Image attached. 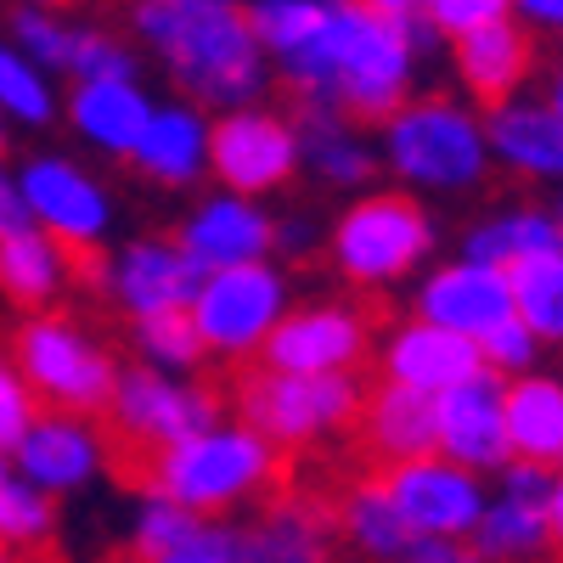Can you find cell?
<instances>
[{
    "mask_svg": "<svg viewBox=\"0 0 563 563\" xmlns=\"http://www.w3.org/2000/svg\"><path fill=\"white\" fill-rule=\"evenodd\" d=\"M203 271L180 254L175 231H141L113 249V260L102 265V288L113 299V310L124 321H147V316H169L186 310L198 294Z\"/></svg>",
    "mask_w": 563,
    "mask_h": 563,
    "instance_id": "5bb4252c",
    "label": "cell"
},
{
    "mask_svg": "<svg viewBox=\"0 0 563 563\" xmlns=\"http://www.w3.org/2000/svg\"><path fill=\"white\" fill-rule=\"evenodd\" d=\"M547 209H552V220H558V231H563V186H558V192L547 198Z\"/></svg>",
    "mask_w": 563,
    "mask_h": 563,
    "instance_id": "816d5d0a",
    "label": "cell"
},
{
    "mask_svg": "<svg viewBox=\"0 0 563 563\" xmlns=\"http://www.w3.org/2000/svg\"><path fill=\"white\" fill-rule=\"evenodd\" d=\"M507 445L512 462H536L547 474L563 467V378L525 372L507 384Z\"/></svg>",
    "mask_w": 563,
    "mask_h": 563,
    "instance_id": "f546056e",
    "label": "cell"
},
{
    "mask_svg": "<svg viewBox=\"0 0 563 563\" xmlns=\"http://www.w3.org/2000/svg\"><path fill=\"white\" fill-rule=\"evenodd\" d=\"M434 451L451 456L456 467H467V474L496 479L512 462V445H507V378L474 372L467 384L445 389L434 400Z\"/></svg>",
    "mask_w": 563,
    "mask_h": 563,
    "instance_id": "ac0fdd59",
    "label": "cell"
},
{
    "mask_svg": "<svg viewBox=\"0 0 563 563\" xmlns=\"http://www.w3.org/2000/svg\"><path fill=\"white\" fill-rule=\"evenodd\" d=\"M361 395L366 389L355 378H299V372H271V366H249L238 389H231L238 417L254 434H265L282 456L316 451L350 434L361 417Z\"/></svg>",
    "mask_w": 563,
    "mask_h": 563,
    "instance_id": "ba28073f",
    "label": "cell"
},
{
    "mask_svg": "<svg viewBox=\"0 0 563 563\" xmlns=\"http://www.w3.org/2000/svg\"><path fill=\"white\" fill-rule=\"evenodd\" d=\"M0 563H34L29 552H12V547H0Z\"/></svg>",
    "mask_w": 563,
    "mask_h": 563,
    "instance_id": "db71d44e",
    "label": "cell"
},
{
    "mask_svg": "<svg viewBox=\"0 0 563 563\" xmlns=\"http://www.w3.org/2000/svg\"><path fill=\"white\" fill-rule=\"evenodd\" d=\"M119 563H135V558H119Z\"/></svg>",
    "mask_w": 563,
    "mask_h": 563,
    "instance_id": "9f6ffc18",
    "label": "cell"
},
{
    "mask_svg": "<svg viewBox=\"0 0 563 563\" xmlns=\"http://www.w3.org/2000/svg\"><path fill=\"white\" fill-rule=\"evenodd\" d=\"M52 536H57V501L45 490H34V485H23V479H12L7 501H0V547L34 552Z\"/></svg>",
    "mask_w": 563,
    "mask_h": 563,
    "instance_id": "8d00e7d4",
    "label": "cell"
},
{
    "mask_svg": "<svg viewBox=\"0 0 563 563\" xmlns=\"http://www.w3.org/2000/svg\"><path fill=\"white\" fill-rule=\"evenodd\" d=\"M378 158L411 198H467L490 180L485 113L451 90H417L378 124Z\"/></svg>",
    "mask_w": 563,
    "mask_h": 563,
    "instance_id": "277c9868",
    "label": "cell"
},
{
    "mask_svg": "<svg viewBox=\"0 0 563 563\" xmlns=\"http://www.w3.org/2000/svg\"><path fill=\"white\" fill-rule=\"evenodd\" d=\"M366 7H378V12H389V18H406V23H429L434 0H366Z\"/></svg>",
    "mask_w": 563,
    "mask_h": 563,
    "instance_id": "681fc988",
    "label": "cell"
},
{
    "mask_svg": "<svg viewBox=\"0 0 563 563\" xmlns=\"http://www.w3.org/2000/svg\"><path fill=\"white\" fill-rule=\"evenodd\" d=\"M552 249H563V231H558L547 203L485 209L456 243L462 260H479V265H496V271H519V265H530V260H541Z\"/></svg>",
    "mask_w": 563,
    "mask_h": 563,
    "instance_id": "83f0119b",
    "label": "cell"
},
{
    "mask_svg": "<svg viewBox=\"0 0 563 563\" xmlns=\"http://www.w3.org/2000/svg\"><path fill=\"white\" fill-rule=\"evenodd\" d=\"M496 490L547 507V496H552V474H547V467H536V462H507L501 474H496Z\"/></svg>",
    "mask_w": 563,
    "mask_h": 563,
    "instance_id": "7bdbcfd3",
    "label": "cell"
},
{
    "mask_svg": "<svg viewBox=\"0 0 563 563\" xmlns=\"http://www.w3.org/2000/svg\"><path fill=\"white\" fill-rule=\"evenodd\" d=\"M18 186L29 220L57 238L68 254H97L108 249V238L119 231V192L74 153H29L18 164Z\"/></svg>",
    "mask_w": 563,
    "mask_h": 563,
    "instance_id": "30bf717a",
    "label": "cell"
},
{
    "mask_svg": "<svg viewBox=\"0 0 563 563\" xmlns=\"http://www.w3.org/2000/svg\"><path fill=\"white\" fill-rule=\"evenodd\" d=\"M153 108H158V97L141 79H90V85H68L63 124L74 130V141L90 158L130 164Z\"/></svg>",
    "mask_w": 563,
    "mask_h": 563,
    "instance_id": "603a6c76",
    "label": "cell"
},
{
    "mask_svg": "<svg viewBox=\"0 0 563 563\" xmlns=\"http://www.w3.org/2000/svg\"><path fill=\"white\" fill-rule=\"evenodd\" d=\"M451 74L462 85V97L490 113L512 97H525V85L536 74V34L519 18L467 29L451 40Z\"/></svg>",
    "mask_w": 563,
    "mask_h": 563,
    "instance_id": "7402d4cb",
    "label": "cell"
},
{
    "mask_svg": "<svg viewBox=\"0 0 563 563\" xmlns=\"http://www.w3.org/2000/svg\"><path fill=\"white\" fill-rule=\"evenodd\" d=\"M12 366L23 372V384L34 389L40 411H74V417H97L113 400L119 384V355L102 333L68 310H34L12 327Z\"/></svg>",
    "mask_w": 563,
    "mask_h": 563,
    "instance_id": "8992f818",
    "label": "cell"
},
{
    "mask_svg": "<svg viewBox=\"0 0 563 563\" xmlns=\"http://www.w3.org/2000/svg\"><path fill=\"white\" fill-rule=\"evenodd\" d=\"M507 276H512V316L541 339V350H563V249Z\"/></svg>",
    "mask_w": 563,
    "mask_h": 563,
    "instance_id": "836d02e7",
    "label": "cell"
},
{
    "mask_svg": "<svg viewBox=\"0 0 563 563\" xmlns=\"http://www.w3.org/2000/svg\"><path fill=\"white\" fill-rule=\"evenodd\" d=\"M372 355H378V384H400V389L429 395V400H440L445 389L485 372L474 339H456V333H445V327L422 321V316H400L389 333L372 344Z\"/></svg>",
    "mask_w": 563,
    "mask_h": 563,
    "instance_id": "d6986e66",
    "label": "cell"
},
{
    "mask_svg": "<svg viewBox=\"0 0 563 563\" xmlns=\"http://www.w3.org/2000/svg\"><path fill=\"white\" fill-rule=\"evenodd\" d=\"M0 119L12 130H52L63 119V90L57 74H45L34 57L0 34Z\"/></svg>",
    "mask_w": 563,
    "mask_h": 563,
    "instance_id": "1f68e13d",
    "label": "cell"
},
{
    "mask_svg": "<svg viewBox=\"0 0 563 563\" xmlns=\"http://www.w3.org/2000/svg\"><path fill=\"white\" fill-rule=\"evenodd\" d=\"M288 310H294V276H288L282 260L209 271L198 282L192 305H186V316H192L209 361H225V366L260 361L271 333H276V321Z\"/></svg>",
    "mask_w": 563,
    "mask_h": 563,
    "instance_id": "9c48e42d",
    "label": "cell"
},
{
    "mask_svg": "<svg viewBox=\"0 0 563 563\" xmlns=\"http://www.w3.org/2000/svg\"><path fill=\"white\" fill-rule=\"evenodd\" d=\"M68 79L74 85H90V79H141V52L130 40L85 23L79 29V45H74V63H68Z\"/></svg>",
    "mask_w": 563,
    "mask_h": 563,
    "instance_id": "74e56055",
    "label": "cell"
},
{
    "mask_svg": "<svg viewBox=\"0 0 563 563\" xmlns=\"http://www.w3.org/2000/svg\"><path fill=\"white\" fill-rule=\"evenodd\" d=\"M79 254H68L57 238H45L40 225L0 238V299L18 305L23 316L34 310H57V299L74 288Z\"/></svg>",
    "mask_w": 563,
    "mask_h": 563,
    "instance_id": "4316f807",
    "label": "cell"
},
{
    "mask_svg": "<svg viewBox=\"0 0 563 563\" xmlns=\"http://www.w3.org/2000/svg\"><path fill=\"white\" fill-rule=\"evenodd\" d=\"M113 462V445L102 434L97 417H74V411H40L29 422V434L18 440L12 451V467L18 479L45 490V496H79L90 490Z\"/></svg>",
    "mask_w": 563,
    "mask_h": 563,
    "instance_id": "9a60e30c",
    "label": "cell"
},
{
    "mask_svg": "<svg viewBox=\"0 0 563 563\" xmlns=\"http://www.w3.org/2000/svg\"><path fill=\"white\" fill-rule=\"evenodd\" d=\"M479 558L490 563H552V530H547V507L541 501H519V496H501L490 490L485 501V519L479 530L467 536Z\"/></svg>",
    "mask_w": 563,
    "mask_h": 563,
    "instance_id": "4dcf8cb0",
    "label": "cell"
},
{
    "mask_svg": "<svg viewBox=\"0 0 563 563\" xmlns=\"http://www.w3.org/2000/svg\"><path fill=\"white\" fill-rule=\"evenodd\" d=\"M40 417L34 389L23 384V372L12 366V355H0V456H12L18 440L29 434V422Z\"/></svg>",
    "mask_w": 563,
    "mask_h": 563,
    "instance_id": "ab89813d",
    "label": "cell"
},
{
    "mask_svg": "<svg viewBox=\"0 0 563 563\" xmlns=\"http://www.w3.org/2000/svg\"><path fill=\"white\" fill-rule=\"evenodd\" d=\"M158 563H238V519H220V525H198L169 558Z\"/></svg>",
    "mask_w": 563,
    "mask_h": 563,
    "instance_id": "b9f144b4",
    "label": "cell"
},
{
    "mask_svg": "<svg viewBox=\"0 0 563 563\" xmlns=\"http://www.w3.org/2000/svg\"><path fill=\"white\" fill-rule=\"evenodd\" d=\"M490 164L525 186H563V119L541 97H512L485 113Z\"/></svg>",
    "mask_w": 563,
    "mask_h": 563,
    "instance_id": "cb8c5ba5",
    "label": "cell"
},
{
    "mask_svg": "<svg viewBox=\"0 0 563 563\" xmlns=\"http://www.w3.org/2000/svg\"><path fill=\"white\" fill-rule=\"evenodd\" d=\"M541 102L563 119V57H558V63H552V74H547V97H541Z\"/></svg>",
    "mask_w": 563,
    "mask_h": 563,
    "instance_id": "f907efd6",
    "label": "cell"
},
{
    "mask_svg": "<svg viewBox=\"0 0 563 563\" xmlns=\"http://www.w3.org/2000/svg\"><path fill=\"white\" fill-rule=\"evenodd\" d=\"M512 18V0H434L429 7V29L440 40H456L467 29H485V23H501Z\"/></svg>",
    "mask_w": 563,
    "mask_h": 563,
    "instance_id": "60d3db41",
    "label": "cell"
},
{
    "mask_svg": "<svg viewBox=\"0 0 563 563\" xmlns=\"http://www.w3.org/2000/svg\"><path fill=\"white\" fill-rule=\"evenodd\" d=\"M203 519H192L186 507H175V501H164V496H141V507H135V519H130V558L135 563H158V558H169L186 536H192Z\"/></svg>",
    "mask_w": 563,
    "mask_h": 563,
    "instance_id": "d590c367",
    "label": "cell"
},
{
    "mask_svg": "<svg viewBox=\"0 0 563 563\" xmlns=\"http://www.w3.org/2000/svg\"><path fill=\"white\" fill-rule=\"evenodd\" d=\"M34 7H63V0H34Z\"/></svg>",
    "mask_w": 563,
    "mask_h": 563,
    "instance_id": "11a10c76",
    "label": "cell"
},
{
    "mask_svg": "<svg viewBox=\"0 0 563 563\" xmlns=\"http://www.w3.org/2000/svg\"><path fill=\"white\" fill-rule=\"evenodd\" d=\"M141 485L175 507H186L203 525L243 519V512H254L276 496L282 451L265 434H254L243 417H220L203 434L158 451L141 467Z\"/></svg>",
    "mask_w": 563,
    "mask_h": 563,
    "instance_id": "3957f363",
    "label": "cell"
},
{
    "mask_svg": "<svg viewBox=\"0 0 563 563\" xmlns=\"http://www.w3.org/2000/svg\"><path fill=\"white\" fill-rule=\"evenodd\" d=\"M372 310L355 299H299L276 321V333L254 366L299 372V378H355V366L372 355Z\"/></svg>",
    "mask_w": 563,
    "mask_h": 563,
    "instance_id": "7c38bea8",
    "label": "cell"
},
{
    "mask_svg": "<svg viewBox=\"0 0 563 563\" xmlns=\"http://www.w3.org/2000/svg\"><path fill=\"white\" fill-rule=\"evenodd\" d=\"M411 316L445 327L456 339H485L501 321H512V276L479 260H440L411 282Z\"/></svg>",
    "mask_w": 563,
    "mask_h": 563,
    "instance_id": "2e32d148",
    "label": "cell"
},
{
    "mask_svg": "<svg viewBox=\"0 0 563 563\" xmlns=\"http://www.w3.org/2000/svg\"><path fill=\"white\" fill-rule=\"evenodd\" d=\"M79 29L63 7H34V0H23V7H12L7 18V40L18 45L23 57H34L45 74H68L74 63V45H79Z\"/></svg>",
    "mask_w": 563,
    "mask_h": 563,
    "instance_id": "e575fe53",
    "label": "cell"
},
{
    "mask_svg": "<svg viewBox=\"0 0 563 563\" xmlns=\"http://www.w3.org/2000/svg\"><path fill=\"white\" fill-rule=\"evenodd\" d=\"M512 18L530 34H563V0H512Z\"/></svg>",
    "mask_w": 563,
    "mask_h": 563,
    "instance_id": "f6af8a7d",
    "label": "cell"
},
{
    "mask_svg": "<svg viewBox=\"0 0 563 563\" xmlns=\"http://www.w3.org/2000/svg\"><path fill=\"white\" fill-rule=\"evenodd\" d=\"M305 175V147H299V124L294 108L276 102H249L214 113V147H209V180L220 192H243V198H276Z\"/></svg>",
    "mask_w": 563,
    "mask_h": 563,
    "instance_id": "8fae6325",
    "label": "cell"
},
{
    "mask_svg": "<svg viewBox=\"0 0 563 563\" xmlns=\"http://www.w3.org/2000/svg\"><path fill=\"white\" fill-rule=\"evenodd\" d=\"M7 153H12V124L0 119V158H7Z\"/></svg>",
    "mask_w": 563,
    "mask_h": 563,
    "instance_id": "f5cc1de1",
    "label": "cell"
},
{
    "mask_svg": "<svg viewBox=\"0 0 563 563\" xmlns=\"http://www.w3.org/2000/svg\"><path fill=\"white\" fill-rule=\"evenodd\" d=\"M310 231H316V225H310L305 214H282V220H276V260H282V254H288V260L310 254V249H316Z\"/></svg>",
    "mask_w": 563,
    "mask_h": 563,
    "instance_id": "7dc6e473",
    "label": "cell"
},
{
    "mask_svg": "<svg viewBox=\"0 0 563 563\" xmlns=\"http://www.w3.org/2000/svg\"><path fill=\"white\" fill-rule=\"evenodd\" d=\"M479 361H485V372H496V378H525V372H536L541 366V339L530 333V327L512 316V321H501L496 333H485L479 339Z\"/></svg>",
    "mask_w": 563,
    "mask_h": 563,
    "instance_id": "f35d334b",
    "label": "cell"
},
{
    "mask_svg": "<svg viewBox=\"0 0 563 563\" xmlns=\"http://www.w3.org/2000/svg\"><path fill=\"white\" fill-rule=\"evenodd\" d=\"M355 440L378 467H395V462H411V456H434V400L411 395L400 384H372L361 395Z\"/></svg>",
    "mask_w": 563,
    "mask_h": 563,
    "instance_id": "484cf974",
    "label": "cell"
},
{
    "mask_svg": "<svg viewBox=\"0 0 563 563\" xmlns=\"http://www.w3.org/2000/svg\"><path fill=\"white\" fill-rule=\"evenodd\" d=\"M130 45H141L175 97L203 113L265 102L271 90V57L260 52L243 0H135Z\"/></svg>",
    "mask_w": 563,
    "mask_h": 563,
    "instance_id": "7a4b0ae2",
    "label": "cell"
},
{
    "mask_svg": "<svg viewBox=\"0 0 563 563\" xmlns=\"http://www.w3.org/2000/svg\"><path fill=\"white\" fill-rule=\"evenodd\" d=\"M175 243L203 276L231 271V265H254V260H276V214L260 198L220 192L214 186V192L186 203V214L175 225Z\"/></svg>",
    "mask_w": 563,
    "mask_h": 563,
    "instance_id": "e0dca14e",
    "label": "cell"
},
{
    "mask_svg": "<svg viewBox=\"0 0 563 563\" xmlns=\"http://www.w3.org/2000/svg\"><path fill=\"white\" fill-rule=\"evenodd\" d=\"M547 530H552V552L563 558V467L552 474V496H547Z\"/></svg>",
    "mask_w": 563,
    "mask_h": 563,
    "instance_id": "c3c4849f",
    "label": "cell"
},
{
    "mask_svg": "<svg viewBox=\"0 0 563 563\" xmlns=\"http://www.w3.org/2000/svg\"><path fill=\"white\" fill-rule=\"evenodd\" d=\"M434 249H440L434 209L411 192H400V186L355 192L321 238V254L333 265V276L355 294L406 288V282H417L434 265Z\"/></svg>",
    "mask_w": 563,
    "mask_h": 563,
    "instance_id": "5b68a950",
    "label": "cell"
},
{
    "mask_svg": "<svg viewBox=\"0 0 563 563\" xmlns=\"http://www.w3.org/2000/svg\"><path fill=\"white\" fill-rule=\"evenodd\" d=\"M249 23L271 79L294 90L299 108H339L355 124H384L417 97L429 23L389 18L366 0H249Z\"/></svg>",
    "mask_w": 563,
    "mask_h": 563,
    "instance_id": "6da1fadb",
    "label": "cell"
},
{
    "mask_svg": "<svg viewBox=\"0 0 563 563\" xmlns=\"http://www.w3.org/2000/svg\"><path fill=\"white\" fill-rule=\"evenodd\" d=\"M130 344H135V366L169 372V378H203V366H209V350L186 310L130 321Z\"/></svg>",
    "mask_w": 563,
    "mask_h": 563,
    "instance_id": "d6a6232c",
    "label": "cell"
},
{
    "mask_svg": "<svg viewBox=\"0 0 563 563\" xmlns=\"http://www.w3.org/2000/svg\"><path fill=\"white\" fill-rule=\"evenodd\" d=\"M299 124V147H305V175H316V186L327 192H372L384 158H378V141H372L350 113L339 108H294Z\"/></svg>",
    "mask_w": 563,
    "mask_h": 563,
    "instance_id": "d4e9b609",
    "label": "cell"
},
{
    "mask_svg": "<svg viewBox=\"0 0 563 563\" xmlns=\"http://www.w3.org/2000/svg\"><path fill=\"white\" fill-rule=\"evenodd\" d=\"M209 147H214V113H203L186 97H169L153 108L147 130H141L130 169L153 192H198L209 180Z\"/></svg>",
    "mask_w": 563,
    "mask_h": 563,
    "instance_id": "ffe728a7",
    "label": "cell"
},
{
    "mask_svg": "<svg viewBox=\"0 0 563 563\" xmlns=\"http://www.w3.org/2000/svg\"><path fill=\"white\" fill-rule=\"evenodd\" d=\"M406 563H490L474 552V541H417Z\"/></svg>",
    "mask_w": 563,
    "mask_h": 563,
    "instance_id": "bcb514c9",
    "label": "cell"
},
{
    "mask_svg": "<svg viewBox=\"0 0 563 563\" xmlns=\"http://www.w3.org/2000/svg\"><path fill=\"white\" fill-rule=\"evenodd\" d=\"M384 490L395 501V512L406 519V530L417 541H467L485 519V501H490V479L467 474L451 456H411L395 467H378Z\"/></svg>",
    "mask_w": 563,
    "mask_h": 563,
    "instance_id": "4fadbf2b",
    "label": "cell"
},
{
    "mask_svg": "<svg viewBox=\"0 0 563 563\" xmlns=\"http://www.w3.org/2000/svg\"><path fill=\"white\" fill-rule=\"evenodd\" d=\"M333 525H339V547H350L361 563H406L417 547V536L406 530V519L384 490V474L350 479L333 501Z\"/></svg>",
    "mask_w": 563,
    "mask_h": 563,
    "instance_id": "f1b7e54d",
    "label": "cell"
},
{
    "mask_svg": "<svg viewBox=\"0 0 563 563\" xmlns=\"http://www.w3.org/2000/svg\"><path fill=\"white\" fill-rule=\"evenodd\" d=\"M238 563H339V525L321 496H271L238 519Z\"/></svg>",
    "mask_w": 563,
    "mask_h": 563,
    "instance_id": "44dd1931",
    "label": "cell"
},
{
    "mask_svg": "<svg viewBox=\"0 0 563 563\" xmlns=\"http://www.w3.org/2000/svg\"><path fill=\"white\" fill-rule=\"evenodd\" d=\"M225 417V395L203 378H169L153 366H119L113 400L102 411V434L113 456H135L147 467L158 451L203 434L209 422Z\"/></svg>",
    "mask_w": 563,
    "mask_h": 563,
    "instance_id": "52a82bcc",
    "label": "cell"
},
{
    "mask_svg": "<svg viewBox=\"0 0 563 563\" xmlns=\"http://www.w3.org/2000/svg\"><path fill=\"white\" fill-rule=\"evenodd\" d=\"M29 203H23V186H18V169L0 158V238H18V231H29Z\"/></svg>",
    "mask_w": 563,
    "mask_h": 563,
    "instance_id": "ee69618b",
    "label": "cell"
}]
</instances>
